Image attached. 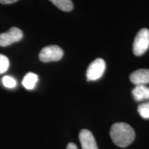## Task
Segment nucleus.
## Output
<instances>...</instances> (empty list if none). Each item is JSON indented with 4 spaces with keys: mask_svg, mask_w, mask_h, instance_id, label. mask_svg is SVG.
Segmentation results:
<instances>
[{
    "mask_svg": "<svg viewBox=\"0 0 149 149\" xmlns=\"http://www.w3.org/2000/svg\"><path fill=\"white\" fill-rule=\"evenodd\" d=\"M38 81V76L33 72H29L24 77L22 84L28 90H32Z\"/></svg>",
    "mask_w": 149,
    "mask_h": 149,
    "instance_id": "obj_9",
    "label": "nucleus"
},
{
    "mask_svg": "<svg viewBox=\"0 0 149 149\" xmlns=\"http://www.w3.org/2000/svg\"><path fill=\"white\" fill-rule=\"evenodd\" d=\"M149 48V30L142 29L136 35L133 44V51L136 56L143 55Z\"/></svg>",
    "mask_w": 149,
    "mask_h": 149,
    "instance_id": "obj_2",
    "label": "nucleus"
},
{
    "mask_svg": "<svg viewBox=\"0 0 149 149\" xmlns=\"http://www.w3.org/2000/svg\"><path fill=\"white\" fill-rule=\"evenodd\" d=\"M66 149H77V147L73 143H69L68 146H67Z\"/></svg>",
    "mask_w": 149,
    "mask_h": 149,
    "instance_id": "obj_15",
    "label": "nucleus"
},
{
    "mask_svg": "<svg viewBox=\"0 0 149 149\" xmlns=\"http://www.w3.org/2000/svg\"><path fill=\"white\" fill-rule=\"evenodd\" d=\"M9 60L8 57L5 55L0 54V74L4 73L7 71L9 67Z\"/></svg>",
    "mask_w": 149,
    "mask_h": 149,
    "instance_id": "obj_12",
    "label": "nucleus"
},
{
    "mask_svg": "<svg viewBox=\"0 0 149 149\" xmlns=\"http://www.w3.org/2000/svg\"><path fill=\"white\" fill-rule=\"evenodd\" d=\"M23 38V33L17 27H12L8 32L0 34V46L6 47Z\"/></svg>",
    "mask_w": 149,
    "mask_h": 149,
    "instance_id": "obj_5",
    "label": "nucleus"
},
{
    "mask_svg": "<svg viewBox=\"0 0 149 149\" xmlns=\"http://www.w3.org/2000/svg\"><path fill=\"white\" fill-rule=\"evenodd\" d=\"M79 137L81 149H98L94 136L90 130H81L79 133Z\"/></svg>",
    "mask_w": 149,
    "mask_h": 149,
    "instance_id": "obj_6",
    "label": "nucleus"
},
{
    "mask_svg": "<svg viewBox=\"0 0 149 149\" xmlns=\"http://www.w3.org/2000/svg\"><path fill=\"white\" fill-rule=\"evenodd\" d=\"M18 0H0V3L2 4H10V3H13Z\"/></svg>",
    "mask_w": 149,
    "mask_h": 149,
    "instance_id": "obj_14",
    "label": "nucleus"
},
{
    "mask_svg": "<svg viewBox=\"0 0 149 149\" xmlns=\"http://www.w3.org/2000/svg\"><path fill=\"white\" fill-rule=\"evenodd\" d=\"M60 10L69 12L73 9V3L71 0H49Z\"/></svg>",
    "mask_w": 149,
    "mask_h": 149,
    "instance_id": "obj_10",
    "label": "nucleus"
},
{
    "mask_svg": "<svg viewBox=\"0 0 149 149\" xmlns=\"http://www.w3.org/2000/svg\"><path fill=\"white\" fill-rule=\"evenodd\" d=\"M2 82L4 86L9 88H14L17 84L15 79L10 76H4L2 79Z\"/></svg>",
    "mask_w": 149,
    "mask_h": 149,
    "instance_id": "obj_13",
    "label": "nucleus"
},
{
    "mask_svg": "<svg viewBox=\"0 0 149 149\" xmlns=\"http://www.w3.org/2000/svg\"><path fill=\"white\" fill-rule=\"evenodd\" d=\"M106 69L105 61L97 58L92 61L86 70V77L88 81H96L101 78Z\"/></svg>",
    "mask_w": 149,
    "mask_h": 149,
    "instance_id": "obj_4",
    "label": "nucleus"
},
{
    "mask_svg": "<svg viewBox=\"0 0 149 149\" xmlns=\"http://www.w3.org/2000/svg\"><path fill=\"white\" fill-rule=\"evenodd\" d=\"M64 51L59 46L51 45L45 46L39 54V59L42 62L59 61L62 58Z\"/></svg>",
    "mask_w": 149,
    "mask_h": 149,
    "instance_id": "obj_3",
    "label": "nucleus"
},
{
    "mask_svg": "<svg viewBox=\"0 0 149 149\" xmlns=\"http://www.w3.org/2000/svg\"><path fill=\"white\" fill-rule=\"evenodd\" d=\"M132 83L137 85H145L149 83V69H138L130 75Z\"/></svg>",
    "mask_w": 149,
    "mask_h": 149,
    "instance_id": "obj_7",
    "label": "nucleus"
},
{
    "mask_svg": "<svg viewBox=\"0 0 149 149\" xmlns=\"http://www.w3.org/2000/svg\"><path fill=\"white\" fill-rule=\"evenodd\" d=\"M134 99L136 101H142L149 99V88L145 85H137L132 91Z\"/></svg>",
    "mask_w": 149,
    "mask_h": 149,
    "instance_id": "obj_8",
    "label": "nucleus"
},
{
    "mask_svg": "<svg viewBox=\"0 0 149 149\" xmlns=\"http://www.w3.org/2000/svg\"><path fill=\"white\" fill-rule=\"evenodd\" d=\"M137 111L142 118L149 119V102L140 104L138 107Z\"/></svg>",
    "mask_w": 149,
    "mask_h": 149,
    "instance_id": "obj_11",
    "label": "nucleus"
},
{
    "mask_svg": "<svg viewBox=\"0 0 149 149\" xmlns=\"http://www.w3.org/2000/svg\"><path fill=\"white\" fill-rule=\"evenodd\" d=\"M110 135L113 142L117 146L124 148L134 141L135 130L128 124L123 122L115 123L112 126Z\"/></svg>",
    "mask_w": 149,
    "mask_h": 149,
    "instance_id": "obj_1",
    "label": "nucleus"
}]
</instances>
